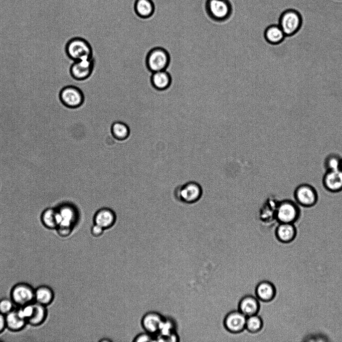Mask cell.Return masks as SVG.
<instances>
[{
    "label": "cell",
    "instance_id": "6da1fadb",
    "mask_svg": "<svg viewBox=\"0 0 342 342\" xmlns=\"http://www.w3.org/2000/svg\"><path fill=\"white\" fill-rule=\"evenodd\" d=\"M65 51L73 62L93 57V49L90 43L81 37H75L68 41Z\"/></svg>",
    "mask_w": 342,
    "mask_h": 342
},
{
    "label": "cell",
    "instance_id": "7a4b0ae2",
    "mask_svg": "<svg viewBox=\"0 0 342 342\" xmlns=\"http://www.w3.org/2000/svg\"><path fill=\"white\" fill-rule=\"evenodd\" d=\"M170 62L168 52L161 47L151 49L145 57V65L147 70L151 73L166 70Z\"/></svg>",
    "mask_w": 342,
    "mask_h": 342
},
{
    "label": "cell",
    "instance_id": "3957f363",
    "mask_svg": "<svg viewBox=\"0 0 342 342\" xmlns=\"http://www.w3.org/2000/svg\"><path fill=\"white\" fill-rule=\"evenodd\" d=\"M301 215L299 205L291 199L278 201L275 210V219L279 223H294Z\"/></svg>",
    "mask_w": 342,
    "mask_h": 342
},
{
    "label": "cell",
    "instance_id": "277c9868",
    "mask_svg": "<svg viewBox=\"0 0 342 342\" xmlns=\"http://www.w3.org/2000/svg\"><path fill=\"white\" fill-rule=\"evenodd\" d=\"M278 25L286 36H292L300 29L302 25V18L298 11L289 9L281 14Z\"/></svg>",
    "mask_w": 342,
    "mask_h": 342
},
{
    "label": "cell",
    "instance_id": "5b68a950",
    "mask_svg": "<svg viewBox=\"0 0 342 342\" xmlns=\"http://www.w3.org/2000/svg\"><path fill=\"white\" fill-rule=\"evenodd\" d=\"M61 103L69 109H77L85 102V96L82 91L78 87L69 85L61 89L59 94Z\"/></svg>",
    "mask_w": 342,
    "mask_h": 342
},
{
    "label": "cell",
    "instance_id": "8992f818",
    "mask_svg": "<svg viewBox=\"0 0 342 342\" xmlns=\"http://www.w3.org/2000/svg\"><path fill=\"white\" fill-rule=\"evenodd\" d=\"M176 196L181 202L191 204L198 202L203 195L201 186L195 181H189L178 187Z\"/></svg>",
    "mask_w": 342,
    "mask_h": 342
},
{
    "label": "cell",
    "instance_id": "52a82bcc",
    "mask_svg": "<svg viewBox=\"0 0 342 342\" xmlns=\"http://www.w3.org/2000/svg\"><path fill=\"white\" fill-rule=\"evenodd\" d=\"M206 10L212 20L222 22L229 18L232 9L228 0H207Z\"/></svg>",
    "mask_w": 342,
    "mask_h": 342
},
{
    "label": "cell",
    "instance_id": "ba28073f",
    "mask_svg": "<svg viewBox=\"0 0 342 342\" xmlns=\"http://www.w3.org/2000/svg\"><path fill=\"white\" fill-rule=\"evenodd\" d=\"M10 298L18 307L32 303L35 302V289L27 283H17L11 290Z\"/></svg>",
    "mask_w": 342,
    "mask_h": 342
},
{
    "label": "cell",
    "instance_id": "9c48e42d",
    "mask_svg": "<svg viewBox=\"0 0 342 342\" xmlns=\"http://www.w3.org/2000/svg\"><path fill=\"white\" fill-rule=\"evenodd\" d=\"M295 201L304 207H311L317 202L318 195L316 189L312 185L302 183L297 186L293 193Z\"/></svg>",
    "mask_w": 342,
    "mask_h": 342
},
{
    "label": "cell",
    "instance_id": "30bf717a",
    "mask_svg": "<svg viewBox=\"0 0 342 342\" xmlns=\"http://www.w3.org/2000/svg\"><path fill=\"white\" fill-rule=\"evenodd\" d=\"M94 66L95 60L93 57L74 61L70 67V74L76 81L86 80L92 75Z\"/></svg>",
    "mask_w": 342,
    "mask_h": 342
},
{
    "label": "cell",
    "instance_id": "8fae6325",
    "mask_svg": "<svg viewBox=\"0 0 342 342\" xmlns=\"http://www.w3.org/2000/svg\"><path fill=\"white\" fill-rule=\"evenodd\" d=\"M246 318L247 316L239 310H232L225 316L224 326L230 332L240 333L245 329Z\"/></svg>",
    "mask_w": 342,
    "mask_h": 342
},
{
    "label": "cell",
    "instance_id": "7c38bea8",
    "mask_svg": "<svg viewBox=\"0 0 342 342\" xmlns=\"http://www.w3.org/2000/svg\"><path fill=\"white\" fill-rule=\"evenodd\" d=\"M324 188L329 192L337 193L342 191V170L340 169L326 170L322 178Z\"/></svg>",
    "mask_w": 342,
    "mask_h": 342
},
{
    "label": "cell",
    "instance_id": "4fadbf2b",
    "mask_svg": "<svg viewBox=\"0 0 342 342\" xmlns=\"http://www.w3.org/2000/svg\"><path fill=\"white\" fill-rule=\"evenodd\" d=\"M260 306L259 300L256 296L246 295L239 301L238 310L247 317L258 314Z\"/></svg>",
    "mask_w": 342,
    "mask_h": 342
},
{
    "label": "cell",
    "instance_id": "5bb4252c",
    "mask_svg": "<svg viewBox=\"0 0 342 342\" xmlns=\"http://www.w3.org/2000/svg\"><path fill=\"white\" fill-rule=\"evenodd\" d=\"M276 293L274 285L267 280L260 282L255 288L256 296L259 300L265 302L272 301L274 298Z\"/></svg>",
    "mask_w": 342,
    "mask_h": 342
},
{
    "label": "cell",
    "instance_id": "9a60e30c",
    "mask_svg": "<svg viewBox=\"0 0 342 342\" xmlns=\"http://www.w3.org/2000/svg\"><path fill=\"white\" fill-rule=\"evenodd\" d=\"M150 80L152 87L159 91L168 89L172 82V76L166 70L152 73Z\"/></svg>",
    "mask_w": 342,
    "mask_h": 342
},
{
    "label": "cell",
    "instance_id": "2e32d148",
    "mask_svg": "<svg viewBox=\"0 0 342 342\" xmlns=\"http://www.w3.org/2000/svg\"><path fill=\"white\" fill-rule=\"evenodd\" d=\"M296 234V228L294 223H279L275 230L276 238L282 243L292 242L295 239Z\"/></svg>",
    "mask_w": 342,
    "mask_h": 342
},
{
    "label": "cell",
    "instance_id": "e0dca14e",
    "mask_svg": "<svg viewBox=\"0 0 342 342\" xmlns=\"http://www.w3.org/2000/svg\"><path fill=\"white\" fill-rule=\"evenodd\" d=\"M41 220L47 228L56 229L60 223L61 216L56 207H49L42 212Z\"/></svg>",
    "mask_w": 342,
    "mask_h": 342
},
{
    "label": "cell",
    "instance_id": "ac0fdd59",
    "mask_svg": "<svg viewBox=\"0 0 342 342\" xmlns=\"http://www.w3.org/2000/svg\"><path fill=\"white\" fill-rule=\"evenodd\" d=\"M162 322V320L159 314L156 312H149L143 317L142 324L144 329L151 334L159 330Z\"/></svg>",
    "mask_w": 342,
    "mask_h": 342
},
{
    "label": "cell",
    "instance_id": "d6986e66",
    "mask_svg": "<svg viewBox=\"0 0 342 342\" xmlns=\"http://www.w3.org/2000/svg\"><path fill=\"white\" fill-rule=\"evenodd\" d=\"M54 298V291L49 286L42 285L35 289V302L47 306L53 302Z\"/></svg>",
    "mask_w": 342,
    "mask_h": 342
},
{
    "label": "cell",
    "instance_id": "ffe728a7",
    "mask_svg": "<svg viewBox=\"0 0 342 342\" xmlns=\"http://www.w3.org/2000/svg\"><path fill=\"white\" fill-rule=\"evenodd\" d=\"M7 328L12 331H19L22 330L28 323L18 314L17 308L5 315Z\"/></svg>",
    "mask_w": 342,
    "mask_h": 342
},
{
    "label": "cell",
    "instance_id": "44dd1931",
    "mask_svg": "<svg viewBox=\"0 0 342 342\" xmlns=\"http://www.w3.org/2000/svg\"><path fill=\"white\" fill-rule=\"evenodd\" d=\"M115 216L113 211L108 208H102L98 210L94 217L95 224L102 228H107L114 223Z\"/></svg>",
    "mask_w": 342,
    "mask_h": 342
},
{
    "label": "cell",
    "instance_id": "7402d4cb",
    "mask_svg": "<svg viewBox=\"0 0 342 342\" xmlns=\"http://www.w3.org/2000/svg\"><path fill=\"white\" fill-rule=\"evenodd\" d=\"M264 36L266 41L271 45L279 44L286 36L278 24L268 26L265 30Z\"/></svg>",
    "mask_w": 342,
    "mask_h": 342
},
{
    "label": "cell",
    "instance_id": "603a6c76",
    "mask_svg": "<svg viewBox=\"0 0 342 342\" xmlns=\"http://www.w3.org/2000/svg\"><path fill=\"white\" fill-rule=\"evenodd\" d=\"M136 14L140 18L151 17L154 12V5L152 0H136L134 4Z\"/></svg>",
    "mask_w": 342,
    "mask_h": 342
},
{
    "label": "cell",
    "instance_id": "cb8c5ba5",
    "mask_svg": "<svg viewBox=\"0 0 342 342\" xmlns=\"http://www.w3.org/2000/svg\"><path fill=\"white\" fill-rule=\"evenodd\" d=\"M34 311L31 317L28 320V324L37 326L43 324L47 316V310L46 306L34 302Z\"/></svg>",
    "mask_w": 342,
    "mask_h": 342
},
{
    "label": "cell",
    "instance_id": "d4e9b609",
    "mask_svg": "<svg viewBox=\"0 0 342 342\" xmlns=\"http://www.w3.org/2000/svg\"><path fill=\"white\" fill-rule=\"evenodd\" d=\"M61 216V221L59 226L72 228V224L74 217V211L72 206L62 204L56 207Z\"/></svg>",
    "mask_w": 342,
    "mask_h": 342
},
{
    "label": "cell",
    "instance_id": "484cf974",
    "mask_svg": "<svg viewBox=\"0 0 342 342\" xmlns=\"http://www.w3.org/2000/svg\"><path fill=\"white\" fill-rule=\"evenodd\" d=\"M111 131L113 136L118 140L126 139L130 133L128 125L121 121L114 122L111 125Z\"/></svg>",
    "mask_w": 342,
    "mask_h": 342
},
{
    "label": "cell",
    "instance_id": "4316f807",
    "mask_svg": "<svg viewBox=\"0 0 342 342\" xmlns=\"http://www.w3.org/2000/svg\"><path fill=\"white\" fill-rule=\"evenodd\" d=\"M278 201L269 199L265 203L260 212V217L262 220L268 221L275 219V210Z\"/></svg>",
    "mask_w": 342,
    "mask_h": 342
},
{
    "label": "cell",
    "instance_id": "83f0119b",
    "mask_svg": "<svg viewBox=\"0 0 342 342\" xmlns=\"http://www.w3.org/2000/svg\"><path fill=\"white\" fill-rule=\"evenodd\" d=\"M263 322L257 314L247 317L245 329L253 333H257L262 328Z\"/></svg>",
    "mask_w": 342,
    "mask_h": 342
},
{
    "label": "cell",
    "instance_id": "f1b7e54d",
    "mask_svg": "<svg viewBox=\"0 0 342 342\" xmlns=\"http://www.w3.org/2000/svg\"><path fill=\"white\" fill-rule=\"evenodd\" d=\"M342 158L335 153L328 154L324 160V167L326 170L340 169Z\"/></svg>",
    "mask_w": 342,
    "mask_h": 342
},
{
    "label": "cell",
    "instance_id": "f546056e",
    "mask_svg": "<svg viewBox=\"0 0 342 342\" xmlns=\"http://www.w3.org/2000/svg\"><path fill=\"white\" fill-rule=\"evenodd\" d=\"M34 302L17 308L18 314L27 321L33 314L34 308Z\"/></svg>",
    "mask_w": 342,
    "mask_h": 342
},
{
    "label": "cell",
    "instance_id": "4dcf8cb0",
    "mask_svg": "<svg viewBox=\"0 0 342 342\" xmlns=\"http://www.w3.org/2000/svg\"><path fill=\"white\" fill-rule=\"evenodd\" d=\"M15 304L11 298H3L0 299V313L6 315L15 308Z\"/></svg>",
    "mask_w": 342,
    "mask_h": 342
},
{
    "label": "cell",
    "instance_id": "1f68e13d",
    "mask_svg": "<svg viewBox=\"0 0 342 342\" xmlns=\"http://www.w3.org/2000/svg\"><path fill=\"white\" fill-rule=\"evenodd\" d=\"M59 235L62 237H66L69 235L72 231V228L59 226L56 229Z\"/></svg>",
    "mask_w": 342,
    "mask_h": 342
},
{
    "label": "cell",
    "instance_id": "d6a6232c",
    "mask_svg": "<svg viewBox=\"0 0 342 342\" xmlns=\"http://www.w3.org/2000/svg\"><path fill=\"white\" fill-rule=\"evenodd\" d=\"M152 340V338L149 333H142L137 335L135 338L134 341H151Z\"/></svg>",
    "mask_w": 342,
    "mask_h": 342
},
{
    "label": "cell",
    "instance_id": "836d02e7",
    "mask_svg": "<svg viewBox=\"0 0 342 342\" xmlns=\"http://www.w3.org/2000/svg\"><path fill=\"white\" fill-rule=\"evenodd\" d=\"M103 228L99 225L95 224L92 227L91 233L93 236L97 237L103 233Z\"/></svg>",
    "mask_w": 342,
    "mask_h": 342
},
{
    "label": "cell",
    "instance_id": "e575fe53",
    "mask_svg": "<svg viewBox=\"0 0 342 342\" xmlns=\"http://www.w3.org/2000/svg\"><path fill=\"white\" fill-rule=\"evenodd\" d=\"M7 328L5 315L0 313V334Z\"/></svg>",
    "mask_w": 342,
    "mask_h": 342
},
{
    "label": "cell",
    "instance_id": "d590c367",
    "mask_svg": "<svg viewBox=\"0 0 342 342\" xmlns=\"http://www.w3.org/2000/svg\"><path fill=\"white\" fill-rule=\"evenodd\" d=\"M340 169L342 170V161H341V165H340Z\"/></svg>",
    "mask_w": 342,
    "mask_h": 342
}]
</instances>
